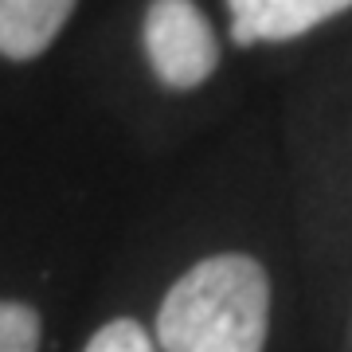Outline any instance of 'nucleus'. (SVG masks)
<instances>
[{"mask_svg":"<svg viewBox=\"0 0 352 352\" xmlns=\"http://www.w3.org/2000/svg\"><path fill=\"white\" fill-rule=\"evenodd\" d=\"M227 8H231V39L251 47L305 36L317 24L352 8V0H227Z\"/></svg>","mask_w":352,"mask_h":352,"instance_id":"nucleus-3","label":"nucleus"},{"mask_svg":"<svg viewBox=\"0 0 352 352\" xmlns=\"http://www.w3.org/2000/svg\"><path fill=\"white\" fill-rule=\"evenodd\" d=\"M145 55L168 90H192L215 71L219 43L192 0H153L145 12Z\"/></svg>","mask_w":352,"mask_h":352,"instance_id":"nucleus-2","label":"nucleus"},{"mask_svg":"<svg viewBox=\"0 0 352 352\" xmlns=\"http://www.w3.org/2000/svg\"><path fill=\"white\" fill-rule=\"evenodd\" d=\"M0 352H39V317L32 305L0 302Z\"/></svg>","mask_w":352,"mask_h":352,"instance_id":"nucleus-5","label":"nucleus"},{"mask_svg":"<svg viewBox=\"0 0 352 352\" xmlns=\"http://www.w3.org/2000/svg\"><path fill=\"white\" fill-rule=\"evenodd\" d=\"M87 352H157V349H153L149 333H145L138 321L122 317V321H110V325H102L98 333L90 337Z\"/></svg>","mask_w":352,"mask_h":352,"instance_id":"nucleus-6","label":"nucleus"},{"mask_svg":"<svg viewBox=\"0 0 352 352\" xmlns=\"http://www.w3.org/2000/svg\"><path fill=\"white\" fill-rule=\"evenodd\" d=\"M78 0H0V55L28 63L51 47Z\"/></svg>","mask_w":352,"mask_h":352,"instance_id":"nucleus-4","label":"nucleus"},{"mask_svg":"<svg viewBox=\"0 0 352 352\" xmlns=\"http://www.w3.org/2000/svg\"><path fill=\"white\" fill-rule=\"evenodd\" d=\"M270 282L251 254H215L180 278L161 302L164 352H263Z\"/></svg>","mask_w":352,"mask_h":352,"instance_id":"nucleus-1","label":"nucleus"}]
</instances>
